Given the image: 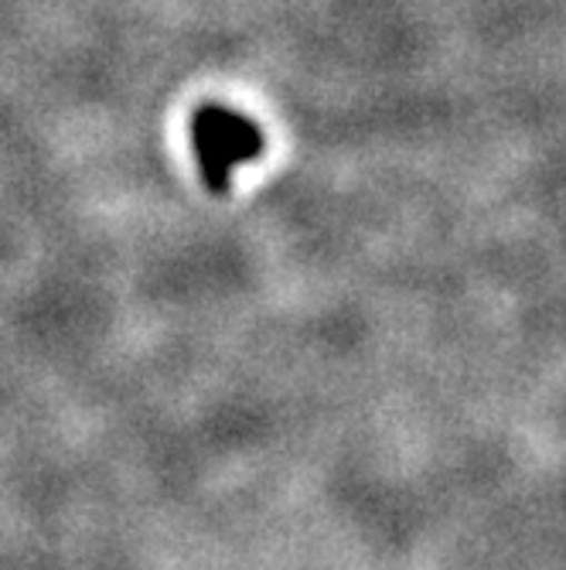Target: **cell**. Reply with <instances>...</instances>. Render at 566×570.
<instances>
[{
	"instance_id": "6da1fadb",
	"label": "cell",
	"mask_w": 566,
	"mask_h": 570,
	"mask_svg": "<svg viewBox=\"0 0 566 570\" xmlns=\"http://www.w3.org/2000/svg\"><path fill=\"white\" fill-rule=\"evenodd\" d=\"M191 150L201 171V181L209 191L226 195L232 185V175L239 165L252 161L264 150V134L249 117L239 110L219 107V102H205L191 114L188 124Z\"/></svg>"
}]
</instances>
